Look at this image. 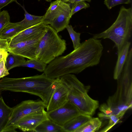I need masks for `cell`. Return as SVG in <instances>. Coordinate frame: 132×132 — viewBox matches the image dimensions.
Instances as JSON below:
<instances>
[{"mask_svg": "<svg viewBox=\"0 0 132 132\" xmlns=\"http://www.w3.org/2000/svg\"><path fill=\"white\" fill-rule=\"evenodd\" d=\"M103 49L101 40L90 38L69 54L55 58L47 65L43 73L54 79L68 74L79 73L98 64Z\"/></svg>", "mask_w": 132, "mask_h": 132, "instance_id": "obj_1", "label": "cell"}, {"mask_svg": "<svg viewBox=\"0 0 132 132\" xmlns=\"http://www.w3.org/2000/svg\"><path fill=\"white\" fill-rule=\"evenodd\" d=\"M57 80L50 78L43 73L23 78L5 77L2 88L4 91L25 92L38 96L47 106Z\"/></svg>", "mask_w": 132, "mask_h": 132, "instance_id": "obj_2", "label": "cell"}, {"mask_svg": "<svg viewBox=\"0 0 132 132\" xmlns=\"http://www.w3.org/2000/svg\"><path fill=\"white\" fill-rule=\"evenodd\" d=\"M116 92L109 97L107 104L114 115L122 118L127 111L132 107V62L126 61L117 79Z\"/></svg>", "mask_w": 132, "mask_h": 132, "instance_id": "obj_3", "label": "cell"}, {"mask_svg": "<svg viewBox=\"0 0 132 132\" xmlns=\"http://www.w3.org/2000/svg\"><path fill=\"white\" fill-rule=\"evenodd\" d=\"M60 79L69 89L68 101L76 106L80 113L91 116L94 115L99 106V103L88 95L90 86L84 85L71 73L64 75Z\"/></svg>", "mask_w": 132, "mask_h": 132, "instance_id": "obj_4", "label": "cell"}, {"mask_svg": "<svg viewBox=\"0 0 132 132\" xmlns=\"http://www.w3.org/2000/svg\"><path fill=\"white\" fill-rule=\"evenodd\" d=\"M132 33V8H126L123 6L120 8L117 19L111 26L104 31L94 34L93 37L110 39L114 43L118 54L129 42Z\"/></svg>", "mask_w": 132, "mask_h": 132, "instance_id": "obj_5", "label": "cell"}, {"mask_svg": "<svg viewBox=\"0 0 132 132\" xmlns=\"http://www.w3.org/2000/svg\"><path fill=\"white\" fill-rule=\"evenodd\" d=\"M65 40L62 39L50 25L41 38L36 51V59L48 64L61 55L66 49Z\"/></svg>", "mask_w": 132, "mask_h": 132, "instance_id": "obj_6", "label": "cell"}, {"mask_svg": "<svg viewBox=\"0 0 132 132\" xmlns=\"http://www.w3.org/2000/svg\"><path fill=\"white\" fill-rule=\"evenodd\" d=\"M70 5L61 0L51 3L45 13L43 16L42 22L50 25L57 33L63 30L69 24L71 17Z\"/></svg>", "mask_w": 132, "mask_h": 132, "instance_id": "obj_7", "label": "cell"}, {"mask_svg": "<svg viewBox=\"0 0 132 132\" xmlns=\"http://www.w3.org/2000/svg\"><path fill=\"white\" fill-rule=\"evenodd\" d=\"M47 107L44 102L39 99L21 102L13 108L12 113L3 132H16L14 126L20 119L31 113L44 109Z\"/></svg>", "mask_w": 132, "mask_h": 132, "instance_id": "obj_8", "label": "cell"}, {"mask_svg": "<svg viewBox=\"0 0 132 132\" xmlns=\"http://www.w3.org/2000/svg\"><path fill=\"white\" fill-rule=\"evenodd\" d=\"M46 31L31 39L9 45L7 51L29 59H36V53L39 43Z\"/></svg>", "mask_w": 132, "mask_h": 132, "instance_id": "obj_9", "label": "cell"}, {"mask_svg": "<svg viewBox=\"0 0 132 132\" xmlns=\"http://www.w3.org/2000/svg\"><path fill=\"white\" fill-rule=\"evenodd\" d=\"M80 113L76 106L68 101L57 109L47 112V115L50 120L62 127L66 123Z\"/></svg>", "mask_w": 132, "mask_h": 132, "instance_id": "obj_10", "label": "cell"}, {"mask_svg": "<svg viewBox=\"0 0 132 132\" xmlns=\"http://www.w3.org/2000/svg\"><path fill=\"white\" fill-rule=\"evenodd\" d=\"M48 119L47 112L44 109L34 112L21 118L16 123L14 129L23 131L35 132L36 127L44 120Z\"/></svg>", "mask_w": 132, "mask_h": 132, "instance_id": "obj_11", "label": "cell"}, {"mask_svg": "<svg viewBox=\"0 0 132 132\" xmlns=\"http://www.w3.org/2000/svg\"><path fill=\"white\" fill-rule=\"evenodd\" d=\"M69 89L60 80H58L47 106V112H49L62 106L68 101Z\"/></svg>", "mask_w": 132, "mask_h": 132, "instance_id": "obj_12", "label": "cell"}, {"mask_svg": "<svg viewBox=\"0 0 132 132\" xmlns=\"http://www.w3.org/2000/svg\"><path fill=\"white\" fill-rule=\"evenodd\" d=\"M47 25L41 22L21 31L8 40L9 45L14 44L36 37L46 31Z\"/></svg>", "mask_w": 132, "mask_h": 132, "instance_id": "obj_13", "label": "cell"}, {"mask_svg": "<svg viewBox=\"0 0 132 132\" xmlns=\"http://www.w3.org/2000/svg\"><path fill=\"white\" fill-rule=\"evenodd\" d=\"M92 117L80 113L66 123L62 127L65 132H75Z\"/></svg>", "mask_w": 132, "mask_h": 132, "instance_id": "obj_14", "label": "cell"}, {"mask_svg": "<svg viewBox=\"0 0 132 132\" xmlns=\"http://www.w3.org/2000/svg\"><path fill=\"white\" fill-rule=\"evenodd\" d=\"M129 41L124 46L120 52L117 54L118 59L114 69L113 77L117 80L120 76L126 62L131 45Z\"/></svg>", "mask_w": 132, "mask_h": 132, "instance_id": "obj_15", "label": "cell"}, {"mask_svg": "<svg viewBox=\"0 0 132 132\" xmlns=\"http://www.w3.org/2000/svg\"><path fill=\"white\" fill-rule=\"evenodd\" d=\"M13 110L5 103L2 96L0 95V132H3Z\"/></svg>", "mask_w": 132, "mask_h": 132, "instance_id": "obj_16", "label": "cell"}, {"mask_svg": "<svg viewBox=\"0 0 132 132\" xmlns=\"http://www.w3.org/2000/svg\"><path fill=\"white\" fill-rule=\"evenodd\" d=\"M36 132H65L62 127L51 121L48 118L38 125L35 128Z\"/></svg>", "mask_w": 132, "mask_h": 132, "instance_id": "obj_17", "label": "cell"}, {"mask_svg": "<svg viewBox=\"0 0 132 132\" xmlns=\"http://www.w3.org/2000/svg\"><path fill=\"white\" fill-rule=\"evenodd\" d=\"M21 6L24 11L25 16L23 20L18 23L22 30L42 22L43 16L30 14L27 11L24 6Z\"/></svg>", "mask_w": 132, "mask_h": 132, "instance_id": "obj_18", "label": "cell"}, {"mask_svg": "<svg viewBox=\"0 0 132 132\" xmlns=\"http://www.w3.org/2000/svg\"><path fill=\"white\" fill-rule=\"evenodd\" d=\"M102 125V122L99 118L92 117L75 132H97L101 128Z\"/></svg>", "mask_w": 132, "mask_h": 132, "instance_id": "obj_19", "label": "cell"}, {"mask_svg": "<svg viewBox=\"0 0 132 132\" xmlns=\"http://www.w3.org/2000/svg\"><path fill=\"white\" fill-rule=\"evenodd\" d=\"M22 30L18 22H10L1 32L0 38L9 40Z\"/></svg>", "mask_w": 132, "mask_h": 132, "instance_id": "obj_20", "label": "cell"}, {"mask_svg": "<svg viewBox=\"0 0 132 132\" xmlns=\"http://www.w3.org/2000/svg\"><path fill=\"white\" fill-rule=\"evenodd\" d=\"M26 61L24 57L9 52L6 58L5 65L9 71L14 68L21 67Z\"/></svg>", "mask_w": 132, "mask_h": 132, "instance_id": "obj_21", "label": "cell"}, {"mask_svg": "<svg viewBox=\"0 0 132 132\" xmlns=\"http://www.w3.org/2000/svg\"><path fill=\"white\" fill-rule=\"evenodd\" d=\"M47 64L43 62L35 59H30L26 61L21 67L31 68L40 72H44Z\"/></svg>", "mask_w": 132, "mask_h": 132, "instance_id": "obj_22", "label": "cell"}, {"mask_svg": "<svg viewBox=\"0 0 132 132\" xmlns=\"http://www.w3.org/2000/svg\"><path fill=\"white\" fill-rule=\"evenodd\" d=\"M72 41L73 48L75 49L80 45V33L76 32L71 25H68L66 28Z\"/></svg>", "mask_w": 132, "mask_h": 132, "instance_id": "obj_23", "label": "cell"}, {"mask_svg": "<svg viewBox=\"0 0 132 132\" xmlns=\"http://www.w3.org/2000/svg\"><path fill=\"white\" fill-rule=\"evenodd\" d=\"M10 16L7 11L0 12V35L3 30L11 22Z\"/></svg>", "mask_w": 132, "mask_h": 132, "instance_id": "obj_24", "label": "cell"}, {"mask_svg": "<svg viewBox=\"0 0 132 132\" xmlns=\"http://www.w3.org/2000/svg\"><path fill=\"white\" fill-rule=\"evenodd\" d=\"M108 122L107 125L104 128L98 131L106 132L111 129L116 124L121 122V119L117 116L113 115L110 116L108 118Z\"/></svg>", "mask_w": 132, "mask_h": 132, "instance_id": "obj_25", "label": "cell"}, {"mask_svg": "<svg viewBox=\"0 0 132 132\" xmlns=\"http://www.w3.org/2000/svg\"><path fill=\"white\" fill-rule=\"evenodd\" d=\"M72 4L70 13L71 17L75 13L81 9H85L90 7L89 4L85 1H80Z\"/></svg>", "mask_w": 132, "mask_h": 132, "instance_id": "obj_26", "label": "cell"}, {"mask_svg": "<svg viewBox=\"0 0 132 132\" xmlns=\"http://www.w3.org/2000/svg\"><path fill=\"white\" fill-rule=\"evenodd\" d=\"M131 0H105L104 4L109 9L117 5L125 4H128L130 3Z\"/></svg>", "mask_w": 132, "mask_h": 132, "instance_id": "obj_27", "label": "cell"}, {"mask_svg": "<svg viewBox=\"0 0 132 132\" xmlns=\"http://www.w3.org/2000/svg\"><path fill=\"white\" fill-rule=\"evenodd\" d=\"M98 107L101 112L106 115L111 116L113 115L112 111L107 103H102Z\"/></svg>", "mask_w": 132, "mask_h": 132, "instance_id": "obj_28", "label": "cell"}, {"mask_svg": "<svg viewBox=\"0 0 132 132\" xmlns=\"http://www.w3.org/2000/svg\"><path fill=\"white\" fill-rule=\"evenodd\" d=\"M9 74L5 65V61L4 59L0 61V78H3Z\"/></svg>", "mask_w": 132, "mask_h": 132, "instance_id": "obj_29", "label": "cell"}, {"mask_svg": "<svg viewBox=\"0 0 132 132\" xmlns=\"http://www.w3.org/2000/svg\"><path fill=\"white\" fill-rule=\"evenodd\" d=\"M9 45V43L7 40L0 38V49L7 50Z\"/></svg>", "mask_w": 132, "mask_h": 132, "instance_id": "obj_30", "label": "cell"}, {"mask_svg": "<svg viewBox=\"0 0 132 132\" xmlns=\"http://www.w3.org/2000/svg\"><path fill=\"white\" fill-rule=\"evenodd\" d=\"M13 2L18 3L16 0H0V10Z\"/></svg>", "mask_w": 132, "mask_h": 132, "instance_id": "obj_31", "label": "cell"}, {"mask_svg": "<svg viewBox=\"0 0 132 132\" xmlns=\"http://www.w3.org/2000/svg\"><path fill=\"white\" fill-rule=\"evenodd\" d=\"M8 54V52L7 50L0 49V61L4 59L6 62V58Z\"/></svg>", "mask_w": 132, "mask_h": 132, "instance_id": "obj_32", "label": "cell"}, {"mask_svg": "<svg viewBox=\"0 0 132 132\" xmlns=\"http://www.w3.org/2000/svg\"><path fill=\"white\" fill-rule=\"evenodd\" d=\"M38 0L39 1L41 0ZM45 0L46 1H47V2H51L52 1V0Z\"/></svg>", "mask_w": 132, "mask_h": 132, "instance_id": "obj_33", "label": "cell"}, {"mask_svg": "<svg viewBox=\"0 0 132 132\" xmlns=\"http://www.w3.org/2000/svg\"><path fill=\"white\" fill-rule=\"evenodd\" d=\"M0 10H0V12H1V11Z\"/></svg>", "mask_w": 132, "mask_h": 132, "instance_id": "obj_34", "label": "cell"}, {"mask_svg": "<svg viewBox=\"0 0 132 132\" xmlns=\"http://www.w3.org/2000/svg\"></svg>", "mask_w": 132, "mask_h": 132, "instance_id": "obj_35", "label": "cell"}]
</instances>
